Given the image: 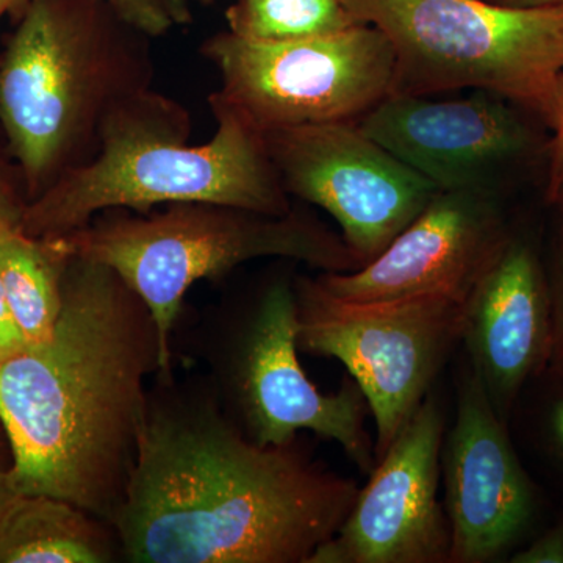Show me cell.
I'll use <instances>...</instances> for the list:
<instances>
[{
	"label": "cell",
	"instance_id": "cell-1",
	"mask_svg": "<svg viewBox=\"0 0 563 563\" xmlns=\"http://www.w3.org/2000/svg\"><path fill=\"white\" fill-rule=\"evenodd\" d=\"M262 446L214 395L150 396L110 525L133 563H309L358 495L295 444Z\"/></svg>",
	"mask_w": 563,
	"mask_h": 563
},
{
	"label": "cell",
	"instance_id": "cell-2",
	"mask_svg": "<svg viewBox=\"0 0 563 563\" xmlns=\"http://www.w3.org/2000/svg\"><path fill=\"white\" fill-rule=\"evenodd\" d=\"M161 369L154 318L110 266L70 254L46 342L0 365V422L18 495H44L110 523L124 499Z\"/></svg>",
	"mask_w": 563,
	"mask_h": 563
},
{
	"label": "cell",
	"instance_id": "cell-3",
	"mask_svg": "<svg viewBox=\"0 0 563 563\" xmlns=\"http://www.w3.org/2000/svg\"><path fill=\"white\" fill-rule=\"evenodd\" d=\"M209 106L217 132L192 146L190 111L180 102L151 88L120 103L103 122L96 157L24 203L22 231L62 239L103 211L150 213L179 202L290 213L262 131L214 92Z\"/></svg>",
	"mask_w": 563,
	"mask_h": 563
},
{
	"label": "cell",
	"instance_id": "cell-4",
	"mask_svg": "<svg viewBox=\"0 0 563 563\" xmlns=\"http://www.w3.org/2000/svg\"><path fill=\"white\" fill-rule=\"evenodd\" d=\"M151 36L103 0H27L0 55V124L35 199L101 147L103 122L151 90Z\"/></svg>",
	"mask_w": 563,
	"mask_h": 563
},
{
	"label": "cell",
	"instance_id": "cell-5",
	"mask_svg": "<svg viewBox=\"0 0 563 563\" xmlns=\"http://www.w3.org/2000/svg\"><path fill=\"white\" fill-rule=\"evenodd\" d=\"M70 254L110 266L143 299L154 318L161 376L172 377V332L196 282L224 276L263 257L302 262L324 273H351L363 263L312 214H287L214 202H179L158 213L109 210L62 236Z\"/></svg>",
	"mask_w": 563,
	"mask_h": 563
},
{
	"label": "cell",
	"instance_id": "cell-6",
	"mask_svg": "<svg viewBox=\"0 0 563 563\" xmlns=\"http://www.w3.org/2000/svg\"><path fill=\"white\" fill-rule=\"evenodd\" d=\"M395 51L391 95L484 90L553 131L563 76V9L487 0H342Z\"/></svg>",
	"mask_w": 563,
	"mask_h": 563
},
{
	"label": "cell",
	"instance_id": "cell-7",
	"mask_svg": "<svg viewBox=\"0 0 563 563\" xmlns=\"http://www.w3.org/2000/svg\"><path fill=\"white\" fill-rule=\"evenodd\" d=\"M295 292L299 350L346 366L376 421L379 461L462 342L465 302L440 295L352 301L317 277H299Z\"/></svg>",
	"mask_w": 563,
	"mask_h": 563
},
{
	"label": "cell",
	"instance_id": "cell-8",
	"mask_svg": "<svg viewBox=\"0 0 563 563\" xmlns=\"http://www.w3.org/2000/svg\"><path fill=\"white\" fill-rule=\"evenodd\" d=\"M201 54L220 76L214 95L258 131L358 122L391 95L395 51L372 24L282 43L225 31Z\"/></svg>",
	"mask_w": 563,
	"mask_h": 563
},
{
	"label": "cell",
	"instance_id": "cell-9",
	"mask_svg": "<svg viewBox=\"0 0 563 563\" xmlns=\"http://www.w3.org/2000/svg\"><path fill=\"white\" fill-rule=\"evenodd\" d=\"M288 196L328 211L363 265L442 191L372 139L358 122L262 132Z\"/></svg>",
	"mask_w": 563,
	"mask_h": 563
},
{
	"label": "cell",
	"instance_id": "cell-10",
	"mask_svg": "<svg viewBox=\"0 0 563 563\" xmlns=\"http://www.w3.org/2000/svg\"><path fill=\"white\" fill-rule=\"evenodd\" d=\"M298 303L295 282L276 280L263 292L233 352L229 385L239 424L262 446L295 442L312 431L335 440L365 474L376 466L365 428L368 401L354 380L324 395L303 372L298 357Z\"/></svg>",
	"mask_w": 563,
	"mask_h": 563
},
{
	"label": "cell",
	"instance_id": "cell-11",
	"mask_svg": "<svg viewBox=\"0 0 563 563\" xmlns=\"http://www.w3.org/2000/svg\"><path fill=\"white\" fill-rule=\"evenodd\" d=\"M525 114L484 90L443 99L390 95L358 125L440 190L501 198L512 173L550 150Z\"/></svg>",
	"mask_w": 563,
	"mask_h": 563
},
{
	"label": "cell",
	"instance_id": "cell-12",
	"mask_svg": "<svg viewBox=\"0 0 563 563\" xmlns=\"http://www.w3.org/2000/svg\"><path fill=\"white\" fill-rule=\"evenodd\" d=\"M444 418L422 401L380 455L350 515L309 563L450 562L451 536L439 503Z\"/></svg>",
	"mask_w": 563,
	"mask_h": 563
},
{
	"label": "cell",
	"instance_id": "cell-13",
	"mask_svg": "<svg viewBox=\"0 0 563 563\" xmlns=\"http://www.w3.org/2000/svg\"><path fill=\"white\" fill-rule=\"evenodd\" d=\"M509 236L501 198L439 191L372 262L317 279L352 301L440 295L465 302Z\"/></svg>",
	"mask_w": 563,
	"mask_h": 563
},
{
	"label": "cell",
	"instance_id": "cell-14",
	"mask_svg": "<svg viewBox=\"0 0 563 563\" xmlns=\"http://www.w3.org/2000/svg\"><path fill=\"white\" fill-rule=\"evenodd\" d=\"M442 451L450 562H490L525 531L533 495L504 420L473 369L463 374Z\"/></svg>",
	"mask_w": 563,
	"mask_h": 563
},
{
	"label": "cell",
	"instance_id": "cell-15",
	"mask_svg": "<svg viewBox=\"0 0 563 563\" xmlns=\"http://www.w3.org/2000/svg\"><path fill=\"white\" fill-rule=\"evenodd\" d=\"M551 309L548 274L532 244L510 233L463 310L462 342L503 418L526 380L547 369Z\"/></svg>",
	"mask_w": 563,
	"mask_h": 563
},
{
	"label": "cell",
	"instance_id": "cell-16",
	"mask_svg": "<svg viewBox=\"0 0 563 563\" xmlns=\"http://www.w3.org/2000/svg\"><path fill=\"white\" fill-rule=\"evenodd\" d=\"M113 526L44 495H18L0 517V563H107L121 555Z\"/></svg>",
	"mask_w": 563,
	"mask_h": 563
},
{
	"label": "cell",
	"instance_id": "cell-17",
	"mask_svg": "<svg viewBox=\"0 0 563 563\" xmlns=\"http://www.w3.org/2000/svg\"><path fill=\"white\" fill-rule=\"evenodd\" d=\"M21 213H0V282L14 321L33 346L46 342L62 310V282L70 257L63 239L22 231Z\"/></svg>",
	"mask_w": 563,
	"mask_h": 563
},
{
	"label": "cell",
	"instance_id": "cell-18",
	"mask_svg": "<svg viewBox=\"0 0 563 563\" xmlns=\"http://www.w3.org/2000/svg\"><path fill=\"white\" fill-rule=\"evenodd\" d=\"M228 31L258 43H282L342 32L361 21L342 0H233Z\"/></svg>",
	"mask_w": 563,
	"mask_h": 563
},
{
	"label": "cell",
	"instance_id": "cell-19",
	"mask_svg": "<svg viewBox=\"0 0 563 563\" xmlns=\"http://www.w3.org/2000/svg\"><path fill=\"white\" fill-rule=\"evenodd\" d=\"M548 274L551 332L547 369L563 380V225L555 242L553 266Z\"/></svg>",
	"mask_w": 563,
	"mask_h": 563
},
{
	"label": "cell",
	"instance_id": "cell-20",
	"mask_svg": "<svg viewBox=\"0 0 563 563\" xmlns=\"http://www.w3.org/2000/svg\"><path fill=\"white\" fill-rule=\"evenodd\" d=\"M109 3L118 16L125 22L146 33L151 38L165 35L172 31L174 22L161 0H103Z\"/></svg>",
	"mask_w": 563,
	"mask_h": 563
},
{
	"label": "cell",
	"instance_id": "cell-21",
	"mask_svg": "<svg viewBox=\"0 0 563 563\" xmlns=\"http://www.w3.org/2000/svg\"><path fill=\"white\" fill-rule=\"evenodd\" d=\"M547 173L548 199L554 202L563 185V76L559 85L558 114H555L553 136L548 150Z\"/></svg>",
	"mask_w": 563,
	"mask_h": 563
},
{
	"label": "cell",
	"instance_id": "cell-22",
	"mask_svg": "<svg viewBox=\"0 0 563 563\" xmlns=\"http://www.w3.org/2000/svg\"><path fill=\"white\" fill-rule=\"evenodd\" d=\"M514 563H563V528L540 537L528 550L515 554Z\"/></svg>",
	"mask_w": 563,
	"mask_h": 563
},
{
	"label": "cell",
	"instance_id": "cell-23",
	"mask_svg": "<svg viewBox=\"0 0 563 563\" xmlns=\"http://www.w3.org/2000/svg\"><path fill=\"white\" fill-rule=\"evenodd\" d=\"M27 346L24 336L14 321L13 313L7 301L5 291H3L2 282H0V357L5 361L10 355L16 354Z\"/></svg>",
	"mask_w": 563,
	"mask_h": 563
},
{
	"label": "cell",
	"instance_id": "cell-24",
	"mask_svg": "<svg viewBox=\"0 0 563 563\" xmlns=\"http://www.w3.org/2000/svg\"><path fill=\"white\" fill-rule=\"evenodd\" d=\"M218 0H161L163 9L172 18L174 25H187L192 21V5L199 3L202 7H210Z\"/></svg>",
	"mask_w": 563,
	"mask_h": 563
},
{
	"label": "cell",
	"instance_id": "cell-25",
	"mask_svg": "<svg viewBox=\"0 0 563 563\" xmlns=\"http://www.w3.org/2000/svg\"><path fill=\"white\" fill-rule=\"evenodd\" d=\"M487 2L518 10L563 9V0H487Z\"/></svg>",
	"mask_w": 563,
	"mask_h": 563
},
{
	"label": "cell",
	"instance_id": "cell-26",
	"mask_svg": "<svg viewBox=\"0 0 563 563\" xmlns=\"http://www.w3.org/2000/svg\"><path fill=\"white\" fill-rule=\"evenodd\" d=\"M16 496L18 493L14 490L13 483H11L9 470L7 472L0 470V517H2L7 507L10 506Z\"/></svg>",
	"mask_w": 563,
	"mask_h": 563
},
{
	"label": "cell",
	"instance_id": "cell-27",
	"mask_svg": "<svg viewBox=\"0 0 563 563\" xmlns=\"http://www.w3.org/2000/svg\"><path fill=\"white\" fill-rule=\"evenodd\" d=\"M553 424L555 435H558L559 442H561L563 446V401L559 402L558 406H555L553 415Z\"/></svg>",
	"mask_w": 563,
	"mask_h": 563
},
{
	"label": "cell",
	"instance_id": "cell-28",
	"mask_svg": "<svg viewBox=\"0 0 563 563\" xmlns=\"http://www.w3.org/2000/svg\"><path fill=\"white\" fill-rule=\"evenodd\" d=\"M25 2L27 0H0V20H2L3 14L9 13V11H13L20 9H24Z\"/></svg>",
	"mask_w": 563,
	"mask_h": 563
},
{
	"label": "cell",
	"instance_id": "cell-29",
	"mask_svg": "<svg viewBox=\"0 0 563 563\" xmlns=\"http://www.w3.org/2000/svg\"><path fill=\"white\" fill-rule=\"evenodd\" d=\"M0 195L14 198L13 188H11V180L7 177L2 163H0Z\"/></svg>",
	"mask_w": 563,
	"mask_h": 563
},
{
	"label": "cell",
	"instance_id": "cell-30",
	"mask_svg": "<svg viewBox=\"0 0 563 563\" xmlns=\"http://www.w3.org/2000/svg\"><path fill=\"white\" fill-rule=\"evenodd\" d=\"M22 207L24 206L20 207L14 202V198L0 195V213H3V211H16V213H21Z\"/></svg>",
	"mask_w": 563,
	"mask_h": 563
},
{
	"label": "cell",
	"instance_id": "cell-31",
	"mask_svg": "<svg viewBox=\"0 0 563 563\" xmlns=\"http://www.w3.org/2000/svg\"><path fill=\"white\" fill-rule=\"evenodd\" d=\"M554 203H561V206L563 207V185L561 191L558 192V198H555Z\"/></svg>",
	"mask_w": 563,
	"mask_h": 563
},
{
	"label": "cell",
	"instance_id": "cell-32",
	"mask_svg": "<svg viewBox=\"0 0 563 563\" xmlns=\"http://www.w3.org/2000/svg\"><path fill=\"white\" fill-rule=\"evenodd\" d=\"M2 362H3V358H2V357H0V365H2Z\"/></svg>",
	"mask_w": 563,
	"mask_h": 563
}]
</instances>
